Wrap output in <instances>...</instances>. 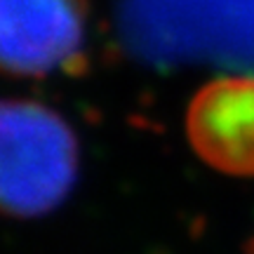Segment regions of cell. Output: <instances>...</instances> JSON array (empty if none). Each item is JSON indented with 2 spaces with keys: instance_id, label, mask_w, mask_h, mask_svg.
<instances>
[{
  "instance_id": "1",
  "label": "cell",
  "mask_w": 254,
  "mask_h": 254,
  "mask_svg": "<svg viewBox=\"0 0 254 254\" xmlns=\"http://www.w3.org/2000/svg\"><path fill=\"white\" fill-rule=\"evenodd\" d=\"M0 189L17 217L57 207L75 179V139L57 113L31 101L2 106Z\"/></svg>"
},
{
  "instance_id": "2",
  "label": "cell",
  "mask_w": 254,
  "mask_h": 254,
  "mask_svg": "<svg viewBox=\"0 0 254 254\" xmlns=\"http://www.w3.org/2000/svg\"><path fill=\"white\" fill-rule=\"evenodd\" d=\"M85 0H0L2 66L17 75H47L82 52Z\"/></svg>"
},
{
  "instance_id": "3",
  "label": "cell",
  "mask_w": 254,
  "mask_h": 254,
  "mask_svg": "<svg viewBox=\"0 0 254 254\" xmlns=\"http://www.w3.org/2000/svg\"><path fill=\"white\" fill-rule=\"evenodd\" d=\"M189 139L212 167L254 174V75L205 85L189 106Z\"/></svg>"
}]
</instances>
